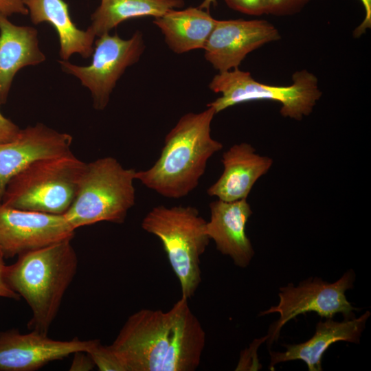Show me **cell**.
<instances>
[{"label":"cell","mask_w":371,"mask_h":371,"mask_svg":"<svg viewBox=\"0 0 371 371\" xmlns=\"http://www.w3.org/2000/svg\"><path fill=\"white\" fill-rule=\"evenodd\" d=\"M205 345L203 328L181 296L168 311L131 315L110 346L128 371H194Z\"/></svg>","instance_id":"obj_1"},{"label":"cell","mask_w":371,"mask_h":371,"mask_svg":"<svg viewBox=\"0 0 371 371\" xmlns=\"http://www.w3.org/2000/svg\"><path fill=\"white\" fill-rule=\"evenodd\" d=\"M184 114L166 135L159 157L135 179L148 188L170 199L187 196L199 185L207 161L223 148L211 136L215 110Z\"/></svg>","instance_id":"obj_2"},{"label":"cell","mask_w":371,"mask_h":371,"mask_svg":"<svg viewBox=\"0 0 371 371\" xmlns=\"http://www.w3.org/2000/svg\"><path fill=\"white\" fill-rule=\"evenodd\" d=\"M77 269L70 240L21 254L14 264L6 265L7 284L31 309L30 330L48 334Z\"/></svg>","instance_id":"obj_3"},{"label":"cell","mask_w":371,"mask_h":371,"mask_svg":"<svg viewBox=\"0 0 371 371\" xmlns=\"http://www.w3.org/2000/svg\"><path fill=\"white\" fill-rule=\"evenodd\" d=\"M86 164L71 151L36 161L10 179L0 203L16 209L65 214L76 197Z\"/></svg>","instance_id":"obj_4"},{"label":"cell","mask_w":371,"mask_h":371,"mask_svg":"<svg viewBox=\"0 0 371 371\" xmlns=\"http://www.w3.org/2000/svg\"><path fill=\"white\" fill-rule=\"evenodd\" d=\"M136 171L112 157L87 163L76 197L64 214L71 225L76 229L102 221L123 223L135 203Z\"/></svg>","instance_id":"obj_5"},{"label":"cell","mask_w":371,"mask_h":371,"mask_svg":"<svg viewBox=\"0 0 371 371\" xmlns=\"http://www.w3.org/2000/svg\"><path fill=\"white\" fill-rule=\"evenodd\" d=\"M207 221L192 206L158 205L149 211L141 226L161 240L177 277L181 296L191 298L201 282L200 257L209 245Z\"/></svg>","instance_id":"obj_6"},{"label":"cell","mask_w":371,"mask_h":371,"mask_svg":"<svg viewBox=\"0 0 371 371\" xmlns=\"http://www.w3.org/2000/svg\"><path fill=\"white\" fill-rule=\"evenodd\" d=\"M292 80L289 86H276L258 82L249 72L238 68L218 72L208 87L221 95L207 106L218 113L238 104L270 100L281 104L280 113L283 117L301 120L313 112L322 93L316 76L306 69L295 72Z\"/></svg>","instance_id":"obj_7"},{"label":"cell","mask_w":371,"mask_h":371,"mask_svg":"<svg viewBox=\"0 0 371 371\" xmlns=\"http://www.w3.org/2000/svg\"><path fill=\"white\" fill-rule=\"evenodd\" d=\"M355 280V273L350 269L332 283L312 277L297 286L290 283L280 287L278 304L259 314V316L271 313L280 315L269 330L267 336L269 344L276 341L282 328L300 315L314 312L326 319L333 318L337 313H341L346 319L355 317L353 311L358 308L348 301L345 294L353 287Z\"/></svg>","instance_id":"obj_8"},{"label":"cell","mask_w":371,"mask_h":371,"mask_svg":"<svg viewBox=\"0 0 371 371\" xmlns=\"http://www.w3.org/2000/svg\"><path fill=\"white\" fill-rule=\"evenodd\" d=\"M91 63L85 67L59 60L64 71L77 77L89 89L97 110L107 106L111 93L126 69L136 63L145 49L143 35L137 31L130 38L102 34L95 41Z\"/></svg>","instance_id":"obj_9"},{"label":"cell","mask_w":371,"mask_h":371,"mask_svg":"<svg viewBox=\"0 0 371 371\" xmlns=\"http://www.w3.org/2000/svg\"><path fill=\"white\" fill-rule=\"evenodd\" d=\"M75 231L64 214L16 209L0 203V251L4 258L71 240Z\"/></svg>","instance_id":"obj_10"},{"label":"cell","mask_w":371,"mask_h":371,"mask_svg":"<svg viewBox=\"0 0 371 371\" xmlns=\"http://www.w3.org/2000/svg\"><path fill=\"white\" fill-rule=\"evenodd\" d=\"M280 38L278 30L265 20H216L204 56L218 72L227 71L238 68L254 50Z\"/></svg>","instance_id":"obj_11"},{"label":"cell","mask_w":371,"mask_h":371,"mask_svg":"<svg viewBox=\"0 0 371 371\" xmlns=\"http://www.w3.org/2000/svg\"><path fill=\"white\" fill-rule=\"evenodd\" d=\"M97 341L56 340L34 330L0 331V371H35L76 352H87Z\"/></svg>","instance_id":"obj_12"},{"label":"cell","mask_w":371,"mask_h":371,"mask_svg":"<svg viewBox=\"0 0 371 371\" xmlns=\"http://www.w3.org/2000/svg\"><path fill=\"white\" fill-rule=\"evenodd\" d=\"M73 137L42 123L20 129L12 139L0 143V199L15 175L39 159L71 150Z\"/></svg>","instance_id":"obj_13"},{"label":"cell","mask_w":371,"mask_h":371,"mask_svg":"<svg viewBox=\"0 0 371 371\" xmlns=\"http://www.w3.org/2000/svg\"><path fill=\"white\" fill-rule=\"evenodd\" d=\"M210 219L206 223V232L216 249L229 256L234 263L247 267L254 256V250L245 227L252 214L247 199L235 201L216 200L210 203Z\"/></svg>","instance_id":"obj_14"},{"label":"cell","mask_w":371,"mask_h":371,"mask_svg":"<svg viewBox=\"0 0 371 371\" xmlns=\"http://www.w3.org/2000/svg\"><path fill=\"white\" fill-rule=\"evenodd\" d=\"M223 171L207 194L224 201L247 199L255 183L271 168V158L261 156L249 144H234L223 154Z\"/></svg>","instance_id":"obj_15"},{"label":"cell","mask_w":371,"mask_h":371,"mask_svg":"<svg viewBox=\"0 0 371 371\" xmlns=\"http://www.w3.org/2000/svg\"><path fill=\"white\" fill-rule=\"evenodd\" d=\"M370 316V312L368 311L358 318L344 319L342 322L332 318L320 320L311 339L303 343L286 345L284 352L270 351L269 369L280 363L302 360L309 371L322 370V359L326 350L338 341L359 344Z\"/></svg>","instance_id":"obj_16"},{"label":"cell","mask_w":371,"mask_h":371,"mask_svg":"<svg viewBox=\"0 0 371 371\" xmlns=\"http://www.w3.org/2000/svg\"><path fill=\"white\" fill-rule=\"evenodd\" d=\"M45 60L38 47L36 30L16 25L0 14V104L6 102L16 73L23 67L36 65Z\"/></svg>","instance_id":"obj_17"},{"label":"cell","mask_w":371,"mask_h":371,"mask_svg":"<svg viewBox=\"0 0 371 371\" xmlns=\"http://www.w3.org/2000/svg\"><path fill=\"white\" fill-rule=\"evenodd\" d=\"M28 10L32 23H49L56 30L60 41V56L67 60L74 54L87 58L93 52L95 35L87 28L78 29L69 15L67 3L63 0H22Z\"/></svg>","instance_id":"obj_18"},{"label":"cell","mask_w":371,"mask_h":371,"mask_svg":"<svg viewBox=\"0 0 371 371\" xmlns=\"http://www.w3.org/2000/svg\"><path fill=\"white\" fill-rule=\"evenodd\" d=\"M216 21L199 7L172 10L153 20L168 47L176 54L203 49Z\"/></svg>","instance_id":"obj_19"},{"label":"cell","mask_w":371,"mask_h":371,"mask_svg":"<svg viewBox=\"0 0 371 371\" xmlns=\"http://www.w3.org/2000/svg\"><path fill=\"white\" fill-rule=\"evenodd\" d=\"M183 5V0H101L91 16L88 29L99 37L126 20L141 16L157 18Z\"/></svg>","instance_id":"obj_20"},{"label":"cell","mask_w":371,"mask_h":371,"mask_svg":"<svg viewBox=\"0 0 371 371\" xmlns=\"http://www.w3.org/2000/svg\"><path fill=\"white\" fill-rule=\"evenodd\" d=\"M87 352L100 371H128L112 347L102 345L99 339Z\"/></svg>","instance_id":"obj_21"},{"label":"cell","mask_w":371,"mask_h":371,"mask_svg":"<svg viewBox=\"0 0 371 371\" xmlns=\"http://www.w3.org/2000/svg\"><path fill=\"white\" fill-rule=\"evenodd\" d=\"M232 9L242 13L260 16L268 14V0H225Z\"/></svg>","instance_id":"obj_22"},{"label":"cell","mask_w":371,"mask_h":371,"mask_svg":"<svg viewBox=\"0 0 371 371\" xmlns=\"http://www.w3.org/2000/svg\"><path fill=\"white\" fill-rule=\"evenodd\" d=\"M311 0H268V14L291 15L298 12Z\"/></svg>","instance_id":"obj_23"},{"label":"cell","mask_w":371,"mask_h":371,"mask_svg":"<svg viewBox=\"0 0 371 371\" xmlns=\"http://www.w3.org/2000/svg\"><path fill=\"white\" fill-rule=\"evenodd\" d=\"M74 358L69 368L70 371H89L95 367L92 359L86 352L79 351L73 354Z\"/></svg>","instance_id":"obj_24"},{"label":"cell","mask_w":371,"mask_h":371,"mask_svg":"<svg viewBox=\"0 0 371 371\" xmlns=\"http://www.w3.org/2000/svg\"><path fill=\"white\" fill-rule=\"evenodd\" d=\"M20 128L0 112V143L14 138Z\"/></svg>","instance_id":"obj_25"},{"label":"cell","mask_w":371,"mask_h":371,"mask_svg":"<svg viewBox=\"0 0 371 371\" xmlns=\"http://www.w3.org/2000/svg\"><path fill=\"white\" fill-rule=\"evenodd\" d=\"M0 14L7 16L13 14H27L28 10L22 0H0Z\"/></svg>","instance_id":"obj_26"},{"label":"cell","mask_w":371,"mask_h":371,"mask_svg":"<svg viewBox=\"0 0 371 371\" xmlns=\"http://www.w3.org/2000/svg\"><path fill=\"white\" fill-rule=\"evenodd\" d=\"M4 257L0 251V297L13 300H19L20 296L7 284L5 279L6 265Z\"/></svg>","instance_id":"obj_27"},{"label":"cell","mask_w":371,"mask_h":371,"mask_svg":"<svg viewBox=\"0 0 371 371\" xmlns=\"http://www.w3.org/2000/svg\"><path fill=\"white\" fill-rule=\"evenodd\" d=\"M364 8L365 16L361 23L354 30L353 36L359 37L371 27V0H360Z\"/></svg>","instance_id":"obj_28"},{"label":"cell","mask_w":371,"mask_h":371,"mask_svg":"<svg viewBox=\"0 0 371 371\" xmlns=\"http://www.w3.org/2000/svg\"><path fill=\"white\" fill-rule=\"evenodd\" d=\"M216 3V0H203L199 8L201 9H209L211 5Z\"/></svg>","instance_id":"obj_29"}]
</instances>
